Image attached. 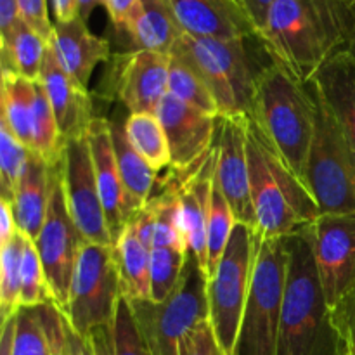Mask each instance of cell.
<instances>
[{
	"label": "cell",
	"mask_w": 355,
	"mask_h": 355,
	"mask_svg": "<svg viewBox=\"0 0 355 355\" xmlns=\"http://www.w3.org/2000/svg\"><path fill=\"white\" fill-rule=\"evenodd\" d=\"M355 31V0H276L262 40L269 59L309 85Z\"/></svg>",
	"instance_id": "obj_1"
},
{
	"label": "cell",
	"mask_w": 355,
	"mask_h": 355,
	"mask_svg": "<svg viewBox=\"0 0 355 355\" xmlns=\"http://www.w3.org/2000/svg\"><path fill=\"white\" fill-rule=\"evenodd\" d=\"M288 245L290 267L276 355H349L333 324L305 227L290 236Z\"/></svg>",
	"instance_id": "obj_2"
},
{
	"label": "cell",
	"mask_w": 355,
	"mask_h": 355,
	"mask_svg": "<svg viewBox=\"0 0 355 355\" xmlns=\"http://www.w3.org/2000/svg\"><path fill=\"white\" fill-rule=\"evenodd\" d=\"M315 116L318 101L305 83L272 61L260 69L248 118L304 182Z\"/></svg>",
	"instance_id": "obj_3"
},
{
	"label": "cell",
	"mask_w": 355,
	"mask_h": 355,
	"mask_svg": "<svg viewBox=\"0 0 355 355\" xmlns=\"http://www.w3.org/2000/svg\"><path fill=\"white\" fill-rule=\"evenodd\" d=\"M246 153L250 191L260 236L267 239L288 238L321 215L304 180L291 172L250 118Z\"/></svg>",
	"instance_id": "obj_4"
},
{
	"label": "cell",
	"mask_w": 355,
	"mask_h": 355,
	"mask_svg": "<svg viewBox=\"0 0 355 355\" xmlns=\"http://www.w3.org/2000/svg\"><path fill=\"white\" fill-rule=\"evenodd\" d=\"M288 238L267 239L257 232L252 283L234 355H276L290 267Z\"/></svg>",
	"instance_id": "obj_5"
},
{
	"label": "cell",
	"mask_w": 355,
	"mask_h": 355,
	"mask_svg": "<svg viewBox=\"0 0 355 355\" xmlns=\"http://www.w3.org/2000/svg\"><path fill=\"white\" fill-rule=\"evenodd\" d=\"M252 38L218 40L184 33L170 52L203 78L217 101L220 116H250L257 76L262 69H255L248 49Z\"/></svg>",
	"instance_id": "obj_6"
},
{
	"label": "cell",
	"mask_w": 355,
	"mask_h": 355,
	"mask_svg": "<svg viewBox=\"0 0 355 355\" xmlns=\"http://www.w3.org/2000/svg\"><path fill=\"white\" fill-rule=\"evenodd\" d=\"M207 276L193 255H187L182 277L163 304L128 300L135 322L151 355H180L184 335L208 319Z\"/></svg>",
	"instance_id": "obj_7"
},
{
	"label": "cell",
	"mask_w": 355,
	"mask_h": 355,
	"mask_svg": "<svg viewBox=\"0 0 355 355\" xmlns=\"http://www.w3.org/2000/svg\"><path fill=\"white\" fill-rule=\"evenodd\" d=\"M257 255V231L236 224L220 263L207 283L208 322L224 355H234Z\"/></svg>",
	"instance_id": "obj_8"
},
{
	"label": "cell",
	"mask_w": 355,
	"mask_h": 355,
	"mask_svg": "<svg viewBox=\"0 0 355 355\" xmlns=\"http://www.w3.org/2000/svg\"><path fill=\"white\" fill-rule=\"evenodd\" d=\"M121 297L113 246L85 243L76 259L64 312L73 331L87 338L97 328L111 326Z\"/></svg>",
	"instance_id": "obj_9"
},
{
	"label": "cell",
	"mask_w": 355,
	"mask_h": 355,
	"mask_svg": "<svg viewBox=\"0 0 355 355\" xmlns=\"http://www.w3.org/2000/svg\"><path fill=\"white\" fill-rule=\"evenodd\" d=\"M305 186L314 196L321 215L355 214L352 156L338 127L319 101L314 139L305 166Z\"/></svg>",
	"instance_id": "obj_10"
},
{
	"label": "cell",
	"mask_w": 355,
	"mask_h": 355,
	"mask_svg": "<svg viewBox=\"0 0 355 355\" xmlns=\"http://www.w3.org/2000/svg\"><path fill=\"white\" fill-rule=\"evenodd\" d=\"M33 243L40 257L52 298L55 305L66 312L76 259L87 241L80 234L66 205L64 186H62V159L51 168V196H49L47 215H45L44 227Z\"/></svg>",
	"instance_id": "obj_11"
},
{
	"label": "cell",
	"mask_w": 355,
	"mask_h": 355,
	"mask_svg": "<svg viewBox=\"0 0 355 355\" xmlns=\"http://www.w3.org/2000/svg\"><path fill=\"white\" fill-rule=\"evenodd\" d=\"M329 307L355 284V214L319 215L305 225Z\"/></svg>",
	"instance_id": "obj_12"
},
{
	"label": "cell",
	"mask_w": 355,
	"mask_h": 355,
	"mask_svg": "<svg viewBox=\"0 0 355 355\" xmlns=\"http://www.w3.org/2000/svg\"><path fill=\"white\" fill-rule=\"evenodd\" d=\"M62 186L68 210L87 243L114 246L97 189L87 135L66 144L62 156Z\"/></svg>",
	"instance_id": "obj_13"
},
{
	"label": "cell",
	"mask_w": 355,
	"mask_h": 355,
	"mask_svg": "<svg viewBox=\"0 0 355 355\" xmlns=\"http://www.w3.org/2000/svg\"><path fill=\"white\" fill-rule=\"evenodd\" d=\"M172 55L153 51H128L111 59L110 94L127 107L128 114L156 113L168 94Z\"/></svg>",
	"instance_id": "obj_14"
},
{
	"label": "cell",
	"mask_w": 355,
	"mask_h": 355,
	"mask_svg": "<svg viewBox=\"0 0 355 355\" xmlns=\"http://www.w3.org/2000/svg\"><path fill=\"white\" fill-rule=\"evenodd\" d=\"M248 116H220L217 125V166L215 180L227 200L239 224L257 231L255 211L250 191L248 153H246Z\"/></svg>",
	"instance_id": "obj_15"
},
{
	"label": "cell",
	"mask_w": 355,
	"mask_h": 355,
	"mask_svg": "<svg viewBox=\"0 0 355 355\" xmlns=\"http://www.w3.org/2000/svg\"><path fill=\"white\" fill-rule=\"evenodd\" d=\"M168 139L172 172L186 173L214 148L218 118L210 116L180 99L166 94L156 110Z\"/></svg>",
	"instance_id": "obj_16"
},
{
	"label": "cell",
	"mask_w": 355,
	"mask_h": 355,
	"mask_svg": "<svg viewBox=\"0 0 355 355\" xmlns=\"http://www.w3.org/2000/svg\"><path fill=\"white\" fill-rule=\"evenodd\" d=\"M217 148L210 149L203 162L198 163L186 173H175L170 182L175 186L182 214L184 232L187 238L189 253L198 260L201 270L208 279V218H210L211 191H214Z\"/></svg>",
	"instance_id": "obj_17"
},
{
	"label": "cell",
	"mask_w": 355,
	"mask_h": 355,
	"mask_svg": "<svg viewBox=\"0 0 355 355\" xmlns=\"http://www.w3.org/2000/svg\"><path fill=\"white\" fill-rule=\"evenodd\" d=\"M87 141L92 155L94 173H96L97 189L103 201L106 214L107 227L111 238L116 245L118 238L127 227V194L121 184L120 170H118L116 153H114L111 121L104 116H96L87 132Z\"/></svg>",
	"instance_id": "obj_18"
},
{
	"label": "cell",
	"mask_w": 355,
	"mask_h": 355,
	"mask_svg": "<svg viewBox=\"0 0 355 355\" xmlns=\"http://www.w3.org/2000/svg\"><path fill=\"white\" fill-rule=\"evenodd\" d=\"M40 82L45 87L51 106L58 120L59 132L68 144L69 141L85 137L90 123L94 121L92 97L89 89L80 85L59 66L51 47L45 52L40 71Z\"/></svg>",
	"instance_id": "obj_19"
},
{
	"label": "cell",
	"mask_w": 355,
	"mask_h": 355,
	"mask_svg": "<svg viewBox=\"0 0 355 355\" xmlns=\"http://www.w3.org/2000/svg\"><path fill=\"white\" fill-rule=\"evenodd\" d=\"M309 85L338 127L355 165V58L338 52L318 69Z\"/></svg>",
	"instance_id": "obj_20"
},
{
	"label": "cell",
	"mask_w": 355,
	"mask_h": 355,
	"mask_svg": "<svg viewBox=\"0 0 355 355\" xmlns=\"http://www.w3.org/2000/svg\"><path fill=\"white\" fill-rule=\"evenodd\" d=\"M184 33L200 38L239 40L259 37L252 21L232 0H170Z\"/></svg>",
	"instance_id": "obj_21"
},
{
	"label": "cell",
	"mask_w": 355,
	"mask_h": 355,
	"mask_svg": "<svg viewBox=\"0 0 355 355\" xmlns=\"http://www.w3.org/2000/svg\"><path fill=\"white\" fill-rule=\"evenodd\" d=\"M49 47L59 66L85 89H89L94 68L111 59L110 42L90 33L87 21L80 16L68 23L55 21Z\"/></svg>",
	"instance_id": "obj_22"
},
{
	"label": "cell",
	"mask_w": 355,
	"mask_h": 355,
	"mask_svg": "<svg viewBox=\"0 0 355 355\" xmlns=\"http://www.w3.org/2000/svg\"><path fill=\"white\" fill-rule=\"evenodd\" d=\"M125 33L135 51L170 54L184 30L170 0H137L128 14Z\"/></svg>",
	"instance_id": "obj_23"
},
{
	"label": "cell",
	"mask_w": 355,
	"mask_h": 355,
	"mask_svg": "<svg viewBox=\"0 0 355 355\" xmlns=\"http://www.w3.org/2000/svg\"><path fill=\"white\" fill-rule=\"evenodd\" d=\"M125 120L120 114L111 118V134H113L114 153H116L118 170H120L121 184L127 194V218L128 224L141 214L142 208L149 203L155 194L156 170L132 148L127 134H125ZM127 224V225H128Z\"/></svg>",
	"instance_id": "obj_24"
},
{
	"label": "cell",
	"mask_w": 355,
	"mask_h": 355,
	"mask_svg": "<svg viewBox=\"0 0 355 355\" xmlns=\"http://www.w3.org/2000/svg\"><path fill=\"white\" fill-rule=\"evenodd\" d=\"M51 165L31 153L26 170L14 193L12 211L17 231L35 241L44 227L51 196Z\"/></svg>",
	"instance_id": "obj_25"
},
{
	"label": "cell",
	"mask_w": 355,
	"mask_h": 355,
	"mask_svg": "<svg viewBox=\"0 0 355 355\" xmlns=\"http://www.w3.org/2000/svg\"><path fill=\"white\" fill-rule=\"evenodd\" d=\"M120 272L121 295L127 300H151L149 281V253L151 250L141 241L134 224H128L113 246Z\"/></svg>",
	"instance_id": "obj_26"
},
{
	"label": "cell",
	"mask_w": 355,
	"mask_h": 355,
	"mask_svg": "<svg viewBox=\"0 0 355 355\" xmlns=\"http://www.w3.org/2000/svg\"><path fill=\"white\" fill-rule=\"evenodd\" d=\"M49 42L42 38L23 19H17L12 30L0 38V59L2 71L16 73L28 80H40L42 64Z\"/></svg>",
	"instance_id": "obj_27"
},
{
	"label": "cell",
	"mask_w": 355,
	"mask_h": 355,
	"mask_svg": "<svg viewBox=\"0 0 355 355\" xmlns=\"http://www.w3.org/2000/svg\"><path fill=\"white\" fill-rule=\"evenodd\" d=\"M37 82L10 71H2V118L14 135L31 148ZM31 151V149H30Z\"/></svg>",
	"instance_id": "obj_28"
},
{
	"label": "cell",
	"mask_w": 355,
	"mask_h": 355,
	"mask_svg": "<svg viewBox=\"0 0 355 355\" xmlns=\"http://www.w3.org/2000/svg\"><path fill=\"white\" fill-rule=\"evenodd\" d=\"M125 134L132 148L149 163L153 170L159 172L172 166L168 139L156 113L128 114L125 120Z\"/></svg>",
	"instance_id": "obj_29"
},
{
	"label": "cell",
	"mask_w": 355,
	"mask_h": 355,
	"mask_svg": "<svg viewBox=\"0 0 355 355\" xmlns=\"http://www.w3.org/2000/svg\"><path fill=\"white\" fill-rule=\"evenodd\" d=\"M30 149L33 155L40 156L51 166L61 163L66 149V141L59 132L54 110L40 80H37V101H35Z\"/></svg>",
	"instance_id": "obj_30"
},
{
	"label": "cell",
	"mask_w": 355,
	"mask_h": 355,
	"mask_svg": "<svg viewBox=\"0 0 355 355\" xmlns=\"http://www.w3.org/2000/svg\"><path fill=\"white\" fill-rule=\"evenodd\" d=\"M28 236L17 231L16 236L0 248V315L2 322L21 309V263Z\"/></svg>",
	"instance_id": "obj_31"
},
{
	"label": "cell",
	"mask_w": 355,
	"mask_h": 355,
	"mask_svg": "<svg viewBox=\"0 0 355 355\" xmlns=\"http://www.w3.org/2000/svg\"><path fill=\"white\" fill-rule=\"evenodd\" d=\"M168 94L210 116H220L217 101L214 99L203 78L186 61L175 55H172V62H170Z\"/></svg>",
	"instance_id": "obj_32"
},
{
	"label": "cell",
	"mask_w": 355,
	"mask_h": 355,
	"mask_svg": "<svg viewBox=\"0 0 355 355\" xmlns=\"http://www.w3.org/2000/svg\"><path fill=\"white\" fill-rule=\"evenodd\" d=\"M189 252L168 248H153L149 253V281H151V300L163 304L172 297L182 277Z\"/></svg>",
	"instance_id": "obj_33"
},
{
	"label": "cell",
	"mask_w": 355,
	"mask_h": 355,
	"mask_svg": "<svg viewBox=\"0 0 355 355\" xmlns=\"http://www.w3.org/2000/svg\"><path fill=\"white\" fill-rule=\"evenodd\" d=\"M236 224H238V220H236L227 200L222 194L220 187H218L217 180L214 177L210 218H208V279L217 270Z\"/></svg>",
	"instance_id": "obj_34"
},
{
	"label": "cell",
	"mask_w": 355,
	"mask_h": 355,
	"mask_svg": "<svg viewBox=\"0 0 355 355\" xmlns=\"http://www.w3.org/2000/svg\"><path fill=\"white\" fill-rule=\"evenodd\" d=\"M31 151L24 146L10 128L0 120V186H2V200L12 201L21 177L26 170Z\"/></svg>",
	"instance_id": "obj_35"
},
{
	"label": "cell",
	"mask_w": 355,
	"mask_h": 355,
	"mask_svg": "<svg viewBox=\"0 0 355 355\" xmlns=\"http://www.w3.org/2000/svg\"><path fill=\"white\" fill-rule=\"evenodd\" d=\"M54 302L35 243L26 238L21 263V307H38Z\"/></svg>",
	"instance_id": "obj_36"
},
{
	"label": "cell",
	"mask_w": 355,
	"mask_h": 355,
	"mask_svg": "<svg viewBox=\"0 0 355 355\" xmlns=\"http://www.w3.org/2000/svg\"><path fill=\"white\" fill-rule=\"evenodd\" d=\"M113 355H151L135 322L134 312L125 297H121L116 315L111 322Z\"/></svg>",
	"instance_id": "obj_37"
},
{
	"label": "cell",
	"mask_w": 355,
	"mask_h": 355,
	"mask_svg": "<svg viewBox=\"0 0 355 355\" xmlns=\"http://www.w3.org/2000/svg\"><path fill=\"white\" fill-rule=\"evenodd\" d=\"M14 355H52L40 321L33 309L21 307L16 314Z\"/></svg>",
	"instance_id": "obj_38"
},
{
	"label": "cell",
	"mask_w": 355,
	"mask_h": 355,
	"mask_svg": "<svg viewBox=\"0 0 355 355\" xmlns=\"http://www.w3.org/2000/svg\"><path fill=\"white\" fill-rule=\"evenodd\" d=\"M329 309L333 324L342 335L349 355H355V284Z\"/></svg>",
	"instance_id": "obj_39"
},
{
	"label": "cell",
	"mask_w": 355,
	"mask_h": 355,
	"mask_svg": "<svg viewBox=\"0 0 355 355\" xmlns=\"http://www.w3.org/2000/svg\"><path fill=\"white\" fill-rule=\"evenodd\" d=\"M180 355H224L208 319L184 335L180 342Z\"/></svg>",
	"instance_id": "obj_40"
},
{
	"label": "cell",
	"mask_w": 355,
	"mask_h": 355,
	"mask_svg": "<svg viewBox=\"0 0 355 355\" xmlns=\"http://www.w3.org/2000/svg\"><path fill=\"white\" fill-rule=\"evenodd\" d=\"M69 350H71V355H113L111 326L97 328L87 338L76 335L71 329V333H69Z\"/></svg>",
	"instance_id": "obj_41"
},
{
	"label": "cell",
	"mask_w": 355,
	"mask_h": 355,
	"mask_svg": "<svg viewBox=\"0 0 355 355\" xmlns=\"http://www.w3.org/2000/svg\"><path fill=\"white\" fill-rule=\"evenodd\" d=\"M17 9H19V17L33 28L42 38L51 40L54 24L49 19L47 0H17Z\"/></svg>",
	"instance_id": "obj_42"
},
{
	"label": "cell",
	"mask_w": 355,
	"mask_h": 355,
	"mask_svg": "<svg viewBox=\"0 0 355 355\" xmlns=\"http://www.w3.org/2000/svg\"><path fill=\"white\" fill-rule=\"evenodd\" d=\"M232 2L246 14V17L255 26L259 37H262L263 30L267 26V21H269L270 9H272L276 0H232Z\"/></svg>",
	"instance_id": "obj_43"
},
{
	"label": "cell",
	"mask_w": 355,
	"mask_h": 355,
	"mask_svg": "<svg viewBox=\"0 0 355 355\" xmlns=\"http://www.w3.org/2000/svg\"><path fill=\"white\" fill-rule=\"evenodd\" d=\"M137 0H103V6L106 7V12L110 16L111 23L114 24L118 31H125L128 14Z\"/></svg>",
	"instance_id": "obj_44"
},
{
	"label": "cell",
	"mask_w": 355,
	"mask_h": 355,
	"mask_svg": "<svg viewBox=\"0 0 355 355\" xmlns=\"http://www.w3.org/2000/svg\"><path fill=\"white\" fill-rule=\"evenodd\" d=\"M17 225L14 218L12 205L7 200H0V248L6 246L16 236Z\"/></svg>",
	"instance_id": "obj_45"
},
{
	"label": "cell",
	"mask_w": 355,
	"mask_h": 355,
	"mask_svg": "<svg viewBox=\"0 0 355 355\" xmlns=\"http://www.w3.org/2000/svg\"><path fill=\"white\" fill-rule=\"evenodd\" d=\"M19 19L17 0H0V38L6 37Z\"/></svg>",
	"instance_id": "obj_46"
},
{
	"label": "cell",
	"mask_w": 355,
	"mask_h": 355,
	"mask_svg": "<svg viewBox=\"0 0 355 355\" xmlns=\"http://www.w3.org/2000/svg\"><path fill=\"white\" fill-rule=\"evenodd\" d=\"M52 10L58 23H68L80 16L78 0H52Z\"/></svg>",
	"instance_id": "obj_47"
},
{
	"label": "cell",
	"mask_w": 355,
	"mask_h": 355,
	"mask_svg": "<svg viewBox=\"0 0 355 355\" xmlns=\"http://www.w3.org/2000/svg\"><path fill=\"white\" fill-rule=\"evenodd\" d=\"M14 336H16V315L2 322V328H0V355H14Z\"/></svg>",
	"instance_id": "obj_48"
},
{
	"label": "cell",
	"mask_w": 355,
	"mask_h": 355,
	"mask_svg": "<svg viewBox=\"0 0 355 355\" xmlns=\"http://www.w3.org/2000/svg\"><path fill=\"white\" fill-rule=\"evenodd\" d=\"M97 6H103V0H78V14L83 21L90 17Z\"/></svg>",
	"instance_id": "obj_49"
},
{
	"label": "cell",
	"mask_w": 355,
	"mask_h": 355,
	"mask_svg": "<svg viewBox=\"0 0 355 355\" xmlns=\"http://www.w3.org/2000/svg\"><path fill=\"white\" fill-rule=\"evenodd\" d=\"M345 54H349V55H352V58H355V31H354V35H352V38H350V42L349 44H347V47H345Z\"/></svg>",
	"instance_id": "obj_50"
}]
</instances>
